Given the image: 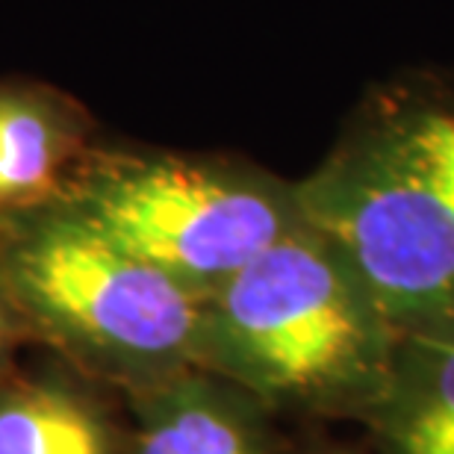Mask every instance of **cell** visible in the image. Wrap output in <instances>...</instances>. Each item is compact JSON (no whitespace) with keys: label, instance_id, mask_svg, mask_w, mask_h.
Listing matches in <instances>:
<instances>
[{"label":"cell","instance_id":"1","mask_svg":"<svg viewBox=\"0 0 454 454\" xmlns=\"http://www.w3.org/2000/svg\"><path fill=\"white\" fill-rule=\"evenodd\" d=\"M402 333L313 227L254 257L204 301L195 369L271 416L363 422L387 387Z\"/></svg>","mask_w":454,"mask_h":454},{"label":"cell","instance_id":"2","mask_svg":"<svg viewBox=\"0 0 454 454\" xmlns=\"http://www.w3.org/2000/svg\"><path fill=\"white\" fill-rule=\"evenodd\" d=\"M0 293L33 345L121 398L195 369L207 298L59 198L0 219Z\"/></svg>","mask_w":454,"mask_h":454},{"label":"cell","instance_id":"4","mask_svg":"<svg viewBox=\"0 0 454 454\" xmlns=\"http://www.w3.org/2000/svg\"><path fill=\"white\" fill-rule=\"evenodd\" d=\"M59 201L201 298L307 224L295 186L257 168L98 142Z\"/></svg>","mask_w":454,"mask_h":454},{"label":"cell","instance_id":"3","mask_svg":"<svg viewBox=\"0 0 454 454\" xmlns=\"http://www.w3.org/2000/svg\"><path fill=\"white\" fill-rule=\"evenodd\" d=\"M295 198L402 337L454 333V113L384 118Z\"/></svg>","mask_w":454,"mask_h":454},{"label":"cell","instance_id":"8","mask_svg":"<svg viewBox=\"0 0 454 454\" xmlns=\"http://www.w3.org/2000/svg\"><path fill=\"white\" fill-rule=\"evenodd\" d=\"M363 425L378 454H454V333L402 337Z\"/></svg>","mask_w":454,"mask_h":454},{"label":"cell","instance_id":"6","mask_svg":"<svg viewBox=\"0 0 454 454\" xmlns=\"http://www.w3.org/2000/svg\"><path fill=\"white\" fill-rule=\"evenodd\" d=\"M130 454H280L278 416L227 380L186 369L124 395Z\"/></svg>","mask_w":454,"mask_h":454},{"label":"cell","instance_id":"10","mask_svg":"<svg viewBox=\"0 0 454 454\" xmlns=\"http://www.w3.org/2000/svg\"><path fill=\"white\" fill-rule=\"evenodd\" d=\"M280 454H357L348 446H337V442H301V446H286L280 449Z\"/></svg>","mask_w":454,"mask_h":454},{"label":"cell","instance_id":"5","mask_svg":"<svg viewBox=\"0 0 454 454\" xmlns=\"http://www.w3.org/2000/svg\"><path fill=\"white\" fill-rule=\"evenodd\" d=\"M0 454H130V416L115 389L62 360L0 380Z\"/></svg>","mask_w":454,"mask_h":454},{"label":"cell","instance_id":"9","mask_svg":"<svg viewBox=\"0 0 454 454\" xmlns=\"http://www.w3.org/2000/svg\"><path fill=\"white\" fill-rule=\"evenodd\" d=\"M27 345H33L30 333H27L21 316L15 313V307L9 304V298L0 293V380L9 378L21 366V351Z\"/></svg>","mask_w":454,"mask_h":454},{"label":"cell","instance_id":"7","mask_svg":"<svg viewBox=\"0 0 454 454\" xmlns=\"http://www.w3.org/2000/svg\"><path fill=\"white\" fill-rule=\"evenodd\" d=\"M92 148V118L74 98L0 83V219L57 201Z\"/></svg>","mask_w":454,"mask_h":454}]
</instances>
